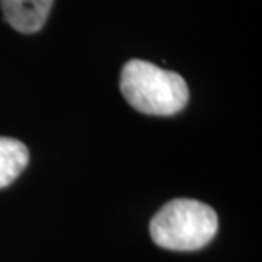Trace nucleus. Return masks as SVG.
I'll use <instances>...</instances> for the list:
<instances>
[{"label": "nucleus", "mask_w": 262, "mask_h": 262, "mask_svg": "<svg viewBox=\"0 0 262 262\" xmlns=\"http://www.w3.org/2000/svg\"><path fill=\"white\" fill-rule=\"evenodd\" d=\"M218 214L194 199H174L159 209L150 222L151 240L167 250H198L214 238Z\"/></svg>", "instance_id": "nucleus-2"}, {"label": "nucleus", "mask_w": 262, "mask_h": 262, "mask_svg": "<svg viewBox=\"0 0 262 262\" xmlns=\"http://www.w3.org/2000/svg\"><path fill=\"white\" fill-rule=\"evenodd\" d=\"M119 87L131 107L150 116H172L189 102V87L179 73L145 60L123 67Z\"/></svg>", "instance_id": "nucleus-1"}, {"label": "nucleus", "mask_w": 262, "mask_h": 262, "mask_svg": "<svg viewBox=\"0 0 262 262\" xmlns=\"http://www.w3.org/2000/svg\"><path fill=\"white\" fill-rule=\"evenodd\" d=\"M4 19L19 33H38L46 24L53 0H0Z\"/></svg>", "instance_id": "nucleus-3"}, {"label": "nucleus", "mask_w": 262, "mask_h": 262, "mask_svg": "<svg viewBox=\"0 0 262 262\" xmlns=\"http://www.w3.org/2000/svg\"><path fill=\"white\" fill-rule=\"evenodd\" d=\"M29 162V150L23 141L0 136V189L17 179Z\"/></svg>", "instance_id": "nucleus-4"}]
</instances>
